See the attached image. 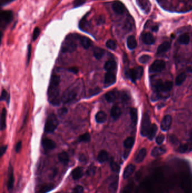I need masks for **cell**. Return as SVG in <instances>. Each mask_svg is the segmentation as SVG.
<instances>
[{"label": "cell", "instance_id": "obj_1", "mask_svg": "<svg viewBox=\"0 0 192 193\" xmlns=\"http://www.w3.org/2000/svg\"><path fill=\"white\" fill-rule=\"evenodd\" d=\"M60 78L59 76L54 75L50 80L48 90V98L49 102L54 106L59 105L61 101V98L60 97Z\"/></svg>", "mask_w": 192, "mask_h": 193}, {"label": "cell", "instance_id": "obj_2", "mask_svg": "<svg viewBox=\"0 0 192 193\" xmlns=\"http://www.w3.org/2000/svg\"><path fill=\"white\" fill-rule=\"evenodd\" d=\"M80 83H74L68 88L64 93L61 97V101L64 103L71 102L77 98L81 91Z\"/></svg>", "mask_w": 192, "mask_h": 193}, {"label": "cell", "instance_id": "obj_3", "mask_svg": "<svg viewBox=\"0 0 192 193\" xmlns=\"http://www.w3.org/2000/svg\"><path fill=\"white\" fill-rule=\"evenodd\" d=\"M77 35L68 36L66 38V40L63 44L61 47V52L64 53L73 52L77 49V44L75 42L74 39L77 38Z\"/></svg>", "mask_w": 192, "mask_h": 193}, {"label": "cell", "instance_id": "obj_4", "mask_svg": "<svg viewBox=\"0 0 192 193\" xmlns=\"http://www.w3.org/2000/svg\"><path fill=\"white\" fill-rule=\"evenodd\" d=\"M59 121L57 116L55 114L50 115L47 118L45 125V131L46 133H53L58 126Z\"/></svg>", "mask_w": 192, "mask_h": 193}, {"label": "cell", "instance_id": "obj_5", "mask_svg": "<svg viewBox=\"0 0 192 193\" xmlns=\"http://www.w3.org/2000/svg\"><path fill=\"white\" fill-rule=\"evenodd\" d=\"M151 127V125L150 118L148 114H144L143 115L142 124H141V129H140L141 135L144 137L147 136L148 131H149Z\"/></svg>", "mask_w": 192, "mask_h": 193}, {"label": "cell", "instance_id": "obj_6", "mask_svg": "<svg viewBox=\"0 0 192 193\" xmlns=\"http://www.w3.org/2000/svg\"><path fill=\"white\" fill-rule=\"evenodd\" d=\"M155 89L158 91H162L166 92L170 91L172 88L173 83L171 81H166L165 82H163L161 80H158L156 81L155 82Z\"/></svg>", "mask_w": 192, "mask_h": 193}, {"label": "cell", "instance_id": "obj_7", "mask_svg": "<svg viewBox=\"0 0 192 193\" xmlns=\"http://www.w3.org/2000/svg\"><path fill=\"white\" fill-rule=\"evenodd\" d=\"M143 68L141 67H138L134 69H131L129 71L127 75L129 78L134 82L136 80H139L143 76Z\"/></svg>", "mask_w": 192, "mask_h": 193}, {"label": "cell", "instance_id": "obj_8", "mask_svg": "<svg viewBox=\"0 0 192 193\" xmlns=\"http://www.w3.org/2000/svg\"><path fill=\"white\" fill-rule=\"evenodd\" d=\"M165 67V62L162 60H156L151 64L149 71L151 72H159Z\"/></svg>", "mask_w": 192, "mask_h": 193}, {"label": "cell", "instance_id": "obj_9", "mask_svg": "<svg viewBox=\"0 0 192 193\" xmlns=\"http://www.w3.org/2000/svg\"><path fill=\"white\" fill-rule=\"evenodd\" d=\"M13 14L11 11H4L1 13V25L5 26L8 25V23L12 20Z\"/></svg>", "mask_w": 192, "mask_h": 193}, {"label": "cell", "instance_id": "obj_10", "mask_svg": "<svg viewBox=\"0 0 192 193\" xmlns=\"http://www.w3.org/2000/svg\"><path fill=\"white\" fill-rule=\"evenodd\" d=\"M14 169L12 165H9L8 169V191H11L14 188Z\"/></svg>", "mask_w": 192, "mask_h": 193}, {"label": "cell", "instance_id": "obj_11", "mask_svg": "<svg viewBox=\"0 0 192 193\" xmlns=\"http://www.w3.org/2000/svg\"><path fill=\"white\" fill-rule=\"evenodd\" d=\"M172 118L170 115H166L164 116L161 124V128L164 131H168L171 127L172 124Z\"/></svg>", "mask_w": 192, "mask_h": 193}, {"label": "cell", "instance_id": "obj_12", "mask_svg": "<svg viewBox=\"0 0 192 193\" xmlns=\"http://www.w3.org/2000/svg\"><path fill=\"white\" fill-rule=\"evenodd\" d=\"M42 146L46 151H51L56 147L55 142L49 138H45L42 141Z\"/></svg>", "mask_w": 192, "mask_h": 193}, {"label": "cell", "instance_id": "obj_13", "mask_svg": "<svg viewBox=\"0 0 192 193\" xmlns=\"http://www.w3.org/2000/svg\"><path fill=\"white\" fill-rule=\"evenodd\" d=\"M112 8L113 11L118 14H122L125 10V7L124 5L119 1L114 2L112 4Z\"/></svg>", "mask_w": 192, "mask_h": 193}, {"label": "cell", "instance_id": "obj_14", "mask_svg": "<svg viewBox=\"0 0 192 193\" xmlns=\"http://www.w3.org/2000/svg\"><path fill=\"white\" fill-rule=\"evenodd\" d=\"M116 81V77L112 72H108L104 78V84L106 85H110L113 84Z\"/></svg>", "mask_w": 192, "mask_h": 193}, {"label": "cell", "instance_id": "obj_15", "mask_svg": "<svg viewBox=\"0 0 192 193\" xmlns=\"http://www.w3.org/2000/svg\"><path fill=\"white\" fill-rule=\"evenodd\" d=\"M166 152V148L164 146H157L154 148L151 151V155L153 157L161 156Z\"/></svg>", "mask_w": 192, "mask_h": 193}, {"label": "cell", "instance_id": "obj_16", "mask_svg": "<svg viewBox=\"0 0 192 193\" xmlns=\"http://www.w3.org/2000/svg\"><path fill=\"white\" fill-rule=\"evenodd\" d=\"M135 166L133 165H129L127 166L125 169L123 173V178L125 180H126L131 176L132 174L134 172L135 170Z\"/></svg>", "mask_w": 192, "mask_h": 193}, {"label": "cell", "instance_id": "obj_17", "mask_svg": "<svg viewBox=\"0 0 192 193\" xmlns=\"http://www.w3.org/2000/svg\"><path fill=\"white\" fill-rule=\"evenodd\" d=\"M137 3L145 12H148L150 11L151 5L149 0H137Z\"/></svg>", "mask_w": 192, "mask_h": 193}, {"label": "cell", "instance_id": "obj_18", "mask_svg": "<svg viewBox=\"0 0 192 193\" xmlns=\"http://www.w3.org/2000/svg\"><path fill=\"white\" fill-rule=\"evenodd\" d=\"M78 39L80 41V42H81L82 46L83 47V48H85L86 49L89 48L92 44V42L88 37L78 35Z\"/></svg>", "mask_w": 192, "mask_h": 193}, {"label": "cell", "instance_id": "obj_19", "mask_svg": "<svg viewBox=\"0 0 192 193\" xmlns=\"http://www.w3.org/2000/svg\"><path fill=\"white\" fill-rule=\"evenodd\" d=\"M54 186L53 184H45L40 186L36 190L35 193H47L54 189Z\"/></svg>", "mask_w": 192, "mask_h": 193}, {"label": "cell", "instance_id": "obj_20", "mask_svg": "<svg viewBox=\"0 0 192 193\" xmlns=\"http://www.w3.org/2000/svg\"><path fill=\"white\" fill-rule=\"evenodd\" d=\"M110 115L113 119H118L121 115V110L120 107L117 105H115L112 108V110L110 111Z\"/></svg>", "mask_w": 192, "mask_h": 193}, {"label": "cell", "instance_id": "obj_21", "mask_svg": "<svg viewBox=\"0 0 192 193\" xmlns=\"http://www.w3.org/2000/svg\"><path fill=\"white\" fill-rule=\"evenodd\" d=\"M83 169L81 167H77L74 169L72 172V178L74 180H78L83 176Z\"/></svg>", "mask_w": 192, "mask_h": 193}, {"label": "cell", "instance_id": "obj_22", "mask_svg": "<svg viewBox=\"0 0 192 193\" xmlns=\"http://www.w3.org/2000/svg\"><path fill=\"white\" fill-rule=\"evenodd\" d=\"M170 47L171 44L170 42H164L158 46L157 49V54H162L166 52L168 50L170 49Z\"/></svg>", "mask_w": 192, "mask_h": 193}, {"label": "cell", "instance_id": "obj_23", "mask_svg": "<svg viewBox=\"0 0 192 193\" xmlns=\"http://www.w3.org/2000/svg\"><path fill=\"white\" fill-rule=\"evenodd\" d=\"M143 41L145 44L151 45L155 43V39L151 33H146L143 35Z\"/></svg>", "mask_w": 192, "mask_h": 193}, {"label": "cell", "instance_id": "obj_24", "mask_svg": "<svg viewBox=\"0 0 192 193\" xmlns=\"http://www.w3.org/2000/svg\"><path fill=\"white\" fill-rule=\"evenodd\" d=\"M58 158L59 161L64 165H68L70 161L69 155L66 151H62L59 153L58 155Z\"/></svg>", "mask_w": 192, "mask_h": 193}, {"label": "cell", "instance_id": "obj_25", "mask_svg": "<svg viewBox=\"0 0 192 193\" xmlns=\"http://www.w3.org/2000/svg\"><path fill=\"white\" fill-rule=\"evenodd\" d=\"M117 68V63L113 60L108 61L104 65V69L108 72H112Z\"/></svg>", "mask_w": 192, "mask_h": 193}, {"label": "cell", "instance_id": "obj_26", "mask_svg": "<svg viewBox=\"0 0 192 193\" xmlns=\"http://www.w3.org/2000/svg\"><path fill=\"white\" fill-rule=\"evenodd\" d=\"M118 97V93L116 91H112L106 93L105 97L108 102H113Z\"/></svg>", "mask_w": 192, "mask_h": 193}, {"label": "cell", "instance_id": "obj_27", "mask_svg": "<svg viewBox=\"0 0 192 193\" xmlns=\"http://www.w3.org/2000/svg\"><path fill=\"white\" fill-rule=\"evenodd\" d=\"M147 155V150L145 148H142L138 152L137 156L135 158V161L137 163H140L145 159Z\"/></svg>", "mask_w": 192, "mask_h": 193}, {"label": "cell", "instance_id": "obj_28", "mask_svg": "<svg viewBox=\"0 0 192 193\" xmlns=\"http://www.w3.org/2000/svg\"><path fill=\"white\" fill-rule=\"evenodd\" d=\"M127 45L129 49L133 50L135 49L137 46V42L134 36H130L127 40Z\"/></svg>", "mask_w": 192, "mask_h": 193}, {"label": "cell", "instance_id": "obj_29", "mask_svg": "<svg viewBox=\"0 0 192 193\" xmlns=\"http://www.w3.org/2000/svg\"><path fill=\"white\" fill-rule=\"evenodd\" d=\"M98 160L100 163H104L108 160V154L106 150H102L99 153Z\"/></svg>", "mask_w": 192, "mask_h": 193}, {"label": "cell", "instance_id": "obj_30", "mask_svg": "<svg viewBox=\"0 0 192 193\" xmlns=\"http://www.w3.org/2000/svg\"><path fill=\"white\" fill-rule=\"evenodd\" d=\"M106 114L104 111H99L95 116V120L98 123H103L106 121Z\"/></svg>", "mask_w": 192, "mask_h": 193}, {"label": "cell", "instance_id": "obj_31", "mask_svg": "<svg viewBox=\"0 0 192 193\" xmlns=\"http://www.w3.org/2000/svg\"><path fill=\"white\" fill-rule=\"evenodd\" d=\"M157 126L155 124H151V127L149 129V131H148V138H149V140H152L155 137L156 133L157 131Z\"/></svg>", "mask_w": 192, "mask_h": 193}, {"label": "cell", "instance_id": "obj_32", "mask_svg": "<svg viewBox=\"0 0 192 193\" xmlns=\"http://www.w3.org/2000/svg\"><path fill=\"white\" fill-rule=\"evenodd\" d=\"M131 121L133 125H136L138 122V111L135 108H131L130 111Z\"/></svg>", "mask_w": 192, "mask_h": 193}, {"label": "cell", "instance_id": "obj_33", "mask_svg": "<svg viewBox=\"0 0 192 193\" xmlns=\"http://www.w3.org/2000/svg\"><path fill=\"white\" fill-rule=\"evenodd\" d=\"M6 115H7V112L5 108H3L2 114H1V128L2 130H4L6 127Z\"/></svg>", "mask_w": 192, "mask_h": 193}, {"label": "cell", "instance_id": "obj_34", "mask_svg": "<svg viewBox=\"0 0 192 193\" xmlns=\"http://www.w3.org/2000/svg\"><path fill=\"white\" fill-rule=\"evenodd\" d=\"M190 37L188 33H184L180 35V37L178 38V41L181 44L187 45L189 42Z\"/></svg>", "mask_w": 192, "mask_h": 193}, {"label": "cell", "instance_id": "obj_35", "mask_svg": "<svg viewBox=\"0 0 192 193\" xmlns=\"http://www.w3.org/2000/svg\"><path fill=\"white\" fill-rule=\"evenodd\" d=\"M134 142H135V138L134 137H128L124 141V143H123L124 147L127 149H130L134 146Z\"/></svg>", "mask_w": 192, "mask_h": 193}, {"label": "cell", "instance_id": "obj_36", "mask_svg": "<svg viewBox=\"0 0 192 193\" xmlns=\"http://www.w3.org/2000/svg\"><path fill=\"white\" fill-rule=\"evenodd\" d=\"M118 184L119 180L118 179H116L114 181H112L109 186V191L110 193H116L117 190L118 188Z\"/></svg>", "mask_w": 192, "mask_h": 193}, {"label": "cell", "instance_id": "obj_37", "mask_svg": "<svg viewBox=\"0 0 192 193\" xmlns=\"http://www.w3.org/2000/svg\"><path fill=\"white\" fill-rule=\"evenodd\" d=\"M105 53L104 50L100 48H96L94 50V55L97 59H100Z\"/></svg>", "mask_w": 192, "mask_h": 193}, {"label": "cell", "instance_id": "obj_38", "mask_svg": "<svg viewBox=\"0 0 192 193\" xmlns=\"http://www.w3.org/2000/svg\"><path fill=\"white\" fill-rule=\"evenodd\" d=\"M186 77H187V76L185 73H181L180 75H179L176 78V84L177 85H181L184 82V81L185 80Z\"/></svg>", "mask_w": 192, "mask_h": 193}, {"label": "cell", "instance_id": "obj_39", "mask_svg": "<svg viewBox=\"0 0 192 193\" xmlns=\"http://www.w3.org/2000/svg\"><path fill=\"white\" fill-rule=\"evenodd\" d=\"M110 166L111 169L113 172L119 173L120 171V166L116 162L113 160H110Z\"/></svg>", "mask_w": 192, "mask_h": 193}, {"label": "cell", "instance_id": "obj_40", "mask_svg": "<svg viewBox=\"0 0 192 193\" xmlns=\"http://www.w3.org/2000/svg\"><path fill=\"white\" fill-rule=\"evenodd\" d=\"M91 140V136L89 133H85L78 138V141L80 142H87Z\"/></svg>", "mask_w": 192, "mask_h": 193}, {"label": "cell", "instance_id": "obj_41", "mask_svg": "<svg viewBox=\"0 0 192 193\" xmlns=\"http://www.w3.org/2000/svg\"><path fill=\"white\" fill-rule=\"evenodd\" d=\"M106 46L109 49L114 50L117 48V44L113 40H109L106 41Z\"/></svg>", "mask_w": 192, "mask_h": 193}, {"label": "cell", "instance_id": "obj_42", "mask_svg": "<svg viewBox=\"0 0 192 193\" xmlns=\"http://www.w3.org/2000/svg\"><path fill=\"white\" fill-rule=\"evenodd\" d=\"M151 57L149 55H143L139 58V61L141 63H147L150 61Z\"/></svg>", "mask_w": 192, "mask_h": 193}, {"label": "cell", "instance_id": "obj_43", "mask_svg": "<svg viewBox=\"0 0 192 193\" xmlns=\"http://www.w3.org/2000/svg\"><path fill=\"white\" fill-rule=\"evenodd\" d=\"M1 101H4V100H6L8 103H8L10 102V97L8 96V92H6V90L4 89L3 91H2V93H1Z\"/></svg>", "mask_w": 192, "mask_h": 193}, {"label": "cell", "instance_id": "obj_44", "mask_svg": "<svg viewBox=\"0 0 192 193\" xmlns=\"http://www.w3.org/2000/svg\"><path fill=\"white\" fill-rule=\"evenodd\" d=\"M189 146L188 144H184L183 145H181L178 148V151L180 153H185L188 151Z\"/></svg>", "mask_w": 192, "mask_h": 193}, {"label": "cell", "instance_id": "obj_45", "mask_svg": "<svg viewBox=\"0 0 192 193\" xmlns=\"http://www.w3.org/2000/svg\"><path fill=\"white\" fill-rule=\"evenodd\" d=\"M40 33V29L38 28V27H36L35 28V29H34V31H33V41H35L36 39H37Z\"/></svg>", "mask_w": 192, "mask_h": 193}, {"label": "cell", "instance_id": "obj_46", "mask_svg": "<svg viewBox=\"0 0 192 193\" xmlns=\"http://www.w3.org/2000/svg\"><path fill=\"white\" fill-rule=\"evenodd\" d=\"M83 191V188L82 186L77 185L75 188H74L73 191L72 193H82Z\"/></svg>", "mask_w": 192, "mask_h": 193}, {"label": "cell", "instance_id": "obj_47", "mask_svg": "<svg viewBox=\"0 0 192 193\" xmlns=\"http://www.w3.org/2000/svg\"><path fill=\"white\" fill-rule=\"evenodd\" d=\"M164 140V135H159L156 137L155 141L158 145H161L163 143Z\"/></svg>", "mask_w": 192, "mask_h": 193}, {"label": "cell", "instance_id": "obj_48", "mask_svg": "<svg viewBox=\"0 0 192 193\" xmlns=\"http://www.w3.org/2000/svg\"><path fill=\"white\" fill-rule=\"evenodd\" d=\"M96 22H97V24L98 25H102L104 24L105 22H106V18H105V17H104V16H103V15H100V16L97 18Z\"/></svg>", "mask_w": 192, "mask_h": 193}, {"label": "cell", "instance_id": "obj_49", "mask_svg": "<svg viewBox=\"0 0 192 193\" xmlns=\"http://www.w3.org/2000/svg\"><path fill=\"white\" fill-rule=\"evenodd\" d=\"M85 1L86 0H75L73 2L74 6L75 8L78 7L83 4L85 2Z\"/></svg>", "mask_w": 192, "mask_h": 193}, {"label": "cell", "instance_id": "obj_50", "mask_svg": "<svg viewBox=\"0 0 192 193\" xmlns=\"http://www.w3.org/2000/svg\"><path fill=\"white\" fill-rule=\"evenodd\" d=\"M133 189L132 185H129L126 186L123 189V193H130Z\"/></svg>", "mask_w": 192, "mask_h": 193}, {"label": "cell", "instance_id": "obj_51", "mask_svg": "<svg viewBox=\"0 0 192 193\" xmlns=\"http://www.w3.org/2000/svg\"><path fill=\"white\" fill-rule=\"evenodd\" d=\"M95 169L94 166L93 167H89V168L87 169V175H94L95 173Z\"/></svg>", "mask_w": 192, "mask_h": 193}, {"label": "cell", "instance_id": "obj_52", "mask_svg": "<svg viewBox=\"0 0 192 193\" xmlns=\"http://www.w3.org/2000/svg\"><path fill=\"white\" fill-rule=\"evenodd\" d=\"M21 146H22V142H21V141L18 142L17 143V145H16V147H15V151H16V152H20L21 148Z\"/></svg>", "mask_w": 192, "mask_h": 193}, {"label": "cell", "instance_id": "obj_53", "mask_svg": "<svg viewBox=\"0 0 192 193\" xmlns=\"http://www.w3.org/2000/svg\"><path fill=\"white\" fill-rule=\"evenodd\" d=\"M31 52H32V48H31V46H28V55H27V64H28L29 62V60H30V58H31Z\"/></svg>", "mask_w": 192, "mask_h": 193}, {"label": "cell", "instance_id": "obj_54", "mask_svg": "<svg viewBox=\"0 0 192 193\" xmlns=\"http://www.w3.org/2000/svg\"><path fill=\"white\" fill-rule=\"evenodd\" d=\"M7 148H8V146L6 145V146H3L1 148V151H0V155L1 156H2L5 153L6 151L7 150Z\"/></svg>", "mask_w": 192, "mask_h": 193}, {"label": "cell", "instance_id": "obj_55", "mask_svg": "<svg viewBox=\"0 0 192 193\" xmlns=\"http://www.w3.org/2000/svg\"><path fill=\"white\" fill-rule=\"evenodd\" d=\"M67 109L66 108H62L61 109L59 110V111H58V113L60 115H63L64 114H66V113L67 112Z\"/></svg>", "mask_w": 192, "mask_h": 193}, {"label": "cell", "instance_id": "obj_56", "mask_svg": "<svg viewBox=\"0 0 192 193\" xmlns=\"http://www.w3.org/2000/svg\"><path fill=\"white\" fill-rule=\"evenodd\" d=\"M79 160H80V161L81 162H82V163L86 161V156H85L84 155H83V154L81 155L80 156V157H79Z\"/></svg>", "mask_w": 192, "mask_h": 193}, {"label": "cell", "instance_id": "obj_57", "mask_svg": "<svg viewBox=\"0 0 192 193\" xmlns=\"http://www.w3.org/2000/svg\"><path fill=\"white\" fill-rule=\"evenodd\" d=\"M68 70L70 71V72H73V73H74V74H77L78 72V70L77 68H69Z\"/></svg>", "mask_w": 192, "mask_h": 193}, {"label": "cell", "instance_id": "obj_58", "mask_svg": "<svg viewBox=\"0 0 192 193\" xmlns=\"http://www.w3.org/2000/svg\"><path fill=\"white\" fill-rule=\"evenodd\" d=\"M152 31H154V32H157L158 29V25H155L153 27V28H151Z\"/></svg>", "mask_w": 192, "mask_h": 193}, {"label": "cell", "instance_id": "obj_59", "mask_svg": "<svg viewBox=\"0 0 192 193\" xmlns=\"http://www.w3.org/2000/svg\"><path fill=\"white\" fill-rule=\"evenodd\" d=\"M12 1V0H2V3L3 4H8V3Z\"/></svg>", "mask_w": 192, "mask_h": 193}]
</instances>
